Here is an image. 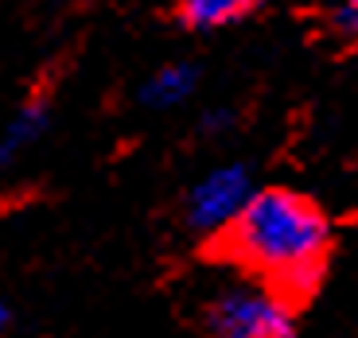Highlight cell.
I'll use <instances>...</instances> for the list:
<instances>
[{"label": "cell", "instance_id": "obj_1", "mask_svg": "<svg viewBox=\"0 0 358 338\" xmlns=\"http://www.w3.org/2000/svg\"><path fill=\"white\" fill-rule=\"evenodd\" d=\"M226 253L288 300L320 284L331 257V218L312 195L292 187H261L226 230Z\"/></svg>", "mask_w": 358, "mask_h": 338}, {"label": "cell", "instance_id": "obj_2", "mask_svg": "<svg viewBox=\"0 0 358 338\" xmlns=\"http://www.w3.org/2000/svg\"><path fill=\"white\" fill-rule=\"evenodd\" d=\"M206 338H296L292 300L265 280H230L222 284L203 311Z\"/></svg>", "mask_w": 358, "mask_h": 338}, {"label": "cell", "instance_id": "obj_3", "mask_svg": "<svg viewBox=\"0 0 358 338\" xmlns=\"http://www.w3.org/2000/svg\"><path fill=\"white\" fill-rule=\"evenodd\" d=\"M253 195H257V187H253L250 163L242 160L218 163V168H210L206 175H199L191 183L187 198H183V222L203 237H215V233L226 237V230L242 218V210L250 206Z\"/></svg>", "mask_w": 358, "mask_h": 338}, {"label": "cell", "instance_id": "obj_4", "mask_svg": "<svg viewBox=\"0 0 358 338\" xmlns=\"http://www.w3.org/2000/svg\"><path fill=\"white\" fill-rule=\"evenodd\" d=\"M195 89H199V66L195 63H164L141 82L136 101L144 109H152V113H168V109H179L183 101L195 98Z\"/></svg>", "mask_w": 358, "mask_h": 338}, {"label": "cell", "instance_id": "obj_5", "mask_svg": "<svg viewBox=\"0 0 358 338\" xmlns=\"http://www.w3.org/2000/svg\"><path fill=\"white\" fill-rule=\"evenodd\" d=\"M51 128V101L31 98L16 109L0 128V168H12L16 160H24Z\"/></svg>", "mask_w": 358, "mask_h": 338}, {"label": "cell", "instance_id": "obj_6", "mask_svg": "<svg viewBox=\"0 0 358 338\" xmlns=\"http://www.w3.org/2000/svg\"><path fill=\"white\" fill-rule=\"evenodd\" d=\"M265 0H176V16L187 31H222L250 20Z\"/></svg>", "mask_w": 358, "mask_h": 338}, {"label": "cell", "instance_id": "obj_7", "mask_svg": "<svg viewBox=\"0 0 358 338\" xmlns=\"http://www.w3.org/2000/svg\"><path fill=\"white\" fill-rule=\"evenodd\" d=\"M327 31L343 43H358V0H335L327 8Z\"/></svg>", "mask_w": 358, "mask_h": 338}, {"label": "cell", "instance_id": "obj_8", "mask_svg": "<svg viewBox=\"0 0 358 338\" xmlns=\"http://www.w3.org/2000/svg\"><path fill=\"white\" fill-rule=\"evenodd\" d=\"M230 125H234L230 109H210V113L203 117V133H226Z\"/></svg>", "mask_w": 358, "mask_h": 338}, {"label": "cell", "instance_id": "obj_9", "mask_svg": "<svg viewBox=\"0 0 358 338\" xmlns=\"http://www.w3.org/2000/svg\"><path fill=\"white\" fill-rule=\"evenodd\" d=\"M4 327H8V311H4V303H0V335H4Z\"/></svg>", "mask_w": 358, "mask_h": 338}]
</instances>
